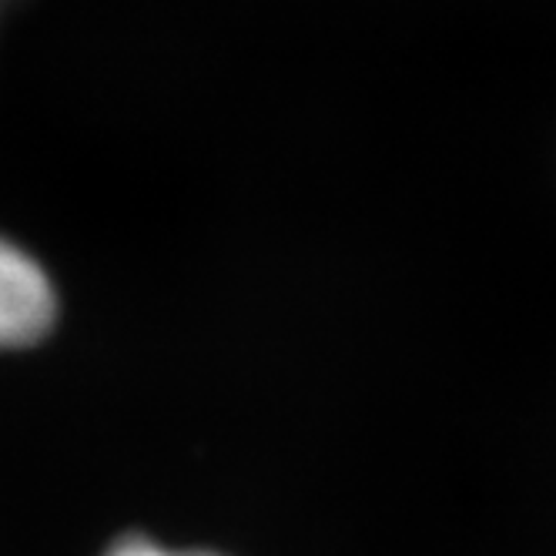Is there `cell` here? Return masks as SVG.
<instances>
[{
	"label": "cell",
	"instance_id": "2",
	"mask_svg": "<svg viewBox=\"0 0 556 556\" xmlns=\"http://www.w3.org/2000/svg\"><path fill=\"white\" fill-rule=\"evenodd\" d=\"M108 556H212V553H175V549H165L151 540H141V536H128L117 543Z\"/></svg>",
	"mask_w": 556,
	"mask_h": 556
},
{
	"label": "cell",
	"instance_id": "1",
	"mask_svg": "<svg viewBox=\"0 0 556 556\" xmlns=\"http://www.w3.org/2000/svg\"><path fill=\"white\" fill-rule=\"evenodd\" d=\"M54 323L48 275L21 249L0 242V349L30 345Z\"/></svg>",
	"mask_w": 556,
	"mask_h": 556
}]
</instances>
